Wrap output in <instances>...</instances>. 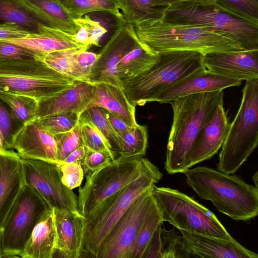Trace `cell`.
<instances>
[{"mask_svg":"<svg viewBox=\"0 0 258 258\" xmlns=\"http://www.w3.org/2000/svg\"><path fill=\"white\" fill-rule=\"evenodd\" d=\"M237 113L221 147L218 170L236 172L258 143V80L246 81Z\"/></svg>","mask_w":258,"mask_h":258,"instance_id":"cell-7","label":"cell"},{"mask_svg":"<svg viewBox=\"0 0 258 258\" xmlns=\"http://www.w3.org/2000/svg\"><path fill=\"white\" fill-rule=\"evenodd\" d=\"M25 185L35 190L52 209L80 213L77 196L61 181L57 163L21 159Z\"/></svg>","mask_w":258,"mask_h":258,"instance_id":"cell-11","label":"cell"},{"mask_svg":"<svg viewBox=\"0 0 258 258\" xmlns=\"http://www.w3.org/2000/svg\"><path fill=\"white\" fill-rule=\"evenodd\" d=\"M29 34L27 31L14 24L0 25V40L18 39Z\"/></svg>","mask_w":258,"mask_h":258,"instance_id":"cell-47","label":"cell"},{"mask_svg":"<svg viewBox=\"0 0 258 258\" xmlns=\"http://www.w3.org/2000/svg\"><path fill=\"white\" fill-rule=\"evenodd\" d=\"M158 53V60L150 68L121 81L123 93L135 107L154 101L164 90L204 68L203 54L198 51L174 50Z\"/></svg>","mask_w":258,"mask_h":258,"instance_id":"cell-4","label":"cell"},{"mask_svg":"<svg viewBox=\"0 0 258 258\" xmlns=\"http://www.w3.org/2000/svg\"><path fill=\"white\" fill-rule=\"evenodd\" d=\"M230 123L223 107L219 103L201 130L191 152V166L209 160L221 148Z\"/></svg>","mask_w":258,"mask_h":258,"instance_id":"cell-17","label":"cell"},{"mask_svg":"<svg viewBox=\"0 0 258 258\" xmlns=\"http://www.w3.org/2000/svg\"><path fill=\"white\" fill-rule=\"evenodd\" d=\"M75 19L88 13L105 12L114 16L118 21H123L116 0H58Z\"/></svg>","mask_w":258,"mask_h":258,"instance_id":"cell-34","label":"cell"},{"mask_svg":"<svg viewBox=\"0 0 258 258\" xmlns=\"http://www.w3.org/2000/svg\"><path fill=\"white\" fill-rule=\"evenodd\" d=\"M119 140V155L126 157L143 156L148 147V129L145 125L138 124L117 133Z\"/></svg>","mask_w":258,"mask_h":258,"instance_id":"cell-35","label":"cell"},{"mask_svg":"<svg viewBox=\"0 0 258 258\" xmlns=\"http://www.w3.org/2000/svg\"><path fill=\"white\" fill-rule=\"evenodd\" d=\"M124 22L134 25L147 20H162L169 5L161 0H116Z\"/></svg>","mask_w":258,"mask_h":258,"instance_id":"cell-29","label":"cell"},{"mask_svg":"<svg viewBox=\"0 0 258 258\" xmlns=\"http://www.w3.org/2000/svg\"><path fill=\"white\" fill-rule=\"evenodd\" d=\"M82 161L58 163L61 172V181L69 189L73 190L82 183L84 171Z\"/></svg>","mask_w":258,"mask_h":258,"instance_id":"cell-43","label":"cell"},{"mask_svg":"<svg viewBox=\"0 0 258 258\" xmlns=\"http://www.w3.org/2000/svg\"><path fill=\"white\" fill-rule=\"evenodd\" d=\"M78 26L85 29L91 45L99 46V41L107 32V30L99 22L91 19L87 15L75 19Z\"/></svg>","mask_w":258,"mask_h":258,"instance_id":"cell-45","label":"cell"},{"mask_svg":"<svg viewBox=\"0 0 258 258\" xmlns=\"http://www.w3.org/2000/svg\"><path fill=\"white\" fill-rule=\"evenodd\" d=\"M56 231L52 210L34 227L20 257L52 258Z\"/></svg>","mask_w":258,"mask_h":258,"instance_id":"cell-26","label":"cell"},{"mask_svg":"<svg viewBox=\"0 0 258 258\" xmlns=\"http://www.w3.org/2000/svg\"><path fill=\"white\" fill-rule=\"evenodd\" d=\"M114 160L106 152L95 151L86 148L82 165L84 171L86 174L99 169Z\"/></svg>","mask_w":258,"mask_h":258,"instance_id":"cell-46","label":"cell"},{"mask_svg":"<svg viewBox=\"0 0 258 258\" xmlns=\"http://www.w3.org/2000/svg\"><path fill=\"white\" fill-rule=\"evenodd\" d=\"M222 9L258 24V0H215Z\"/></svg>","mask_w":258,"mask_h":258,"instance_id":"cell-41","label":"cell"},{"mask_svg":"<svg viewBox=\"0 0 258 258\" xmlns=\"http://www.w3.org/2000/svg\"><path fill=\"white\" fill-rule=\"evenodd\" d=\"M133 27L139 40L156 52L185 50L204 54L243 50L231 39L203 26L158 20L141 21Z\"/></svg>","mask_w":258,"mask_h":258,"instance_id":"cell-3","label":"cell"},{"mask_svg":"<svg viewBox=\"0 0 258 258\" xmlns=\"http://www.w3.org/2000/svg\"><path fill=\"white\" fill-rule=\"evenodd\" d=\"M79 116L73 111L60 112L37 118L35 122L39 128L54 136L74 128L78 124Z\"/></svg>","mask_w":258,"mask_h":258,"instance_id":"cell-38","label":"cell"},{"mask_svg":"<svg viewBox=\"0 0 258 258\" xmlns=\"http://www.w3.org/2000/svg\"><path fill=\"white\" fill-rule=\"evenodd\" d=\"M140 42L133 26L123 21H119L114 32L98 54L88 75L89 82L106 83L121 87V82L116 75L117 65Z\"/></svg>","mask_w":258,"mask_h":258,"instance_id":"cell-13","label":"cell"},{"mask_svg":"<svg viewBox=\"0 0 258 258\" xmlns=\"http://www.w3.org/2000/svg\"><path fill=\"white\" fill-rule=\"evenodd\" d=\"M252 179L254 183V187L257 188V172H256L253 176Z\"/></svg>","mask_w":258,"mask_h":258,"instance_id":"cell-51","label":"cell"},{"mask_svg":"<svg viewBox=\"0 0 258 258\" xmlns=\"http://www.w3.org/2000/svg\"><path fill=\"white\" fill-rule=\"evenodd\" d=\"M23 126L0 100V134L5 150L12 149L14 137Z\"/></svg>","mask_w":258,"mask_h":258,"instance_id":"cell-42","label":"cell"},{"mask_svg":"<svg viewBox=\"0 0 258 258\" xmlns=\"http://www.w3.org/2000/svg\"><path fill=\"white\" fill-rule=\"evenodd\" d=\"M104 109L106 118L117 134L123 132L130 127L119 116L111 111L104 108Z\"/></svg>","mask_w":258,"mask_h":258,"instance_id":"cell-49","label":"cell"},{"mask_svg":"<svg viewBox=\"0 0 258 258\" xmlns=\"http://www.w3.org/2000/svg\"><path fill=\"white\" fill-rule=\"evenodd\" d=\"M183 173L186 182L202 199L211 201L220 212L235 221H247L258 214V188L236 175L206 166Z\"/></svg>","mask_w":258,"mask_h":258,"instance_id":"cell-2","label":"cell"},{"mask_svg":"<svg viewBox=\"0 0 258 258\" xmlns=\"http://www.w3.org/2000/svg\"><path fill=\"white\" fill-rule=\"evenodd\" d=\"M6 150L4 149L3 144V142L0 134V153H4Z\"/></svg>","mask_w":258,"mask_h":258,"instance_id":"cell-52","label":"cell"},{"mask_svg":"<svg viewBox=\"0 0 258 258\" xmlns=\"http://www.w3.org/2000/svg\"><path fill=\"white\" fill-rule=\"evenodd\" d=\"M160 225L155 231L143 258L187 257L183 250V237L174 229L167 230Z\"/></svg>","mask_w":258,"mask_h":258,"instance_id":"cell-28","label":"cell"},{"mask_svg":"<svg viewBox=\"0 0 258 258\" xmlns=\"http://www.w3.org/2000/svg\"><path fill=\"white\" fill-rule=\"evenodd\" d=\"M86 150V148L84 145L80 146L71 153L62 162L82 161L85 155Z\"/></svg>","mask_w":258,"mask_h":258,"instance_id":"cell-50","label":"cell"},{"mask_svg":"<svg viewBox=\"0 0 258 258\" xmlns=\"http://www.w3.org/2000/svg\"><path fill=\"white\" fill-rule=\"evenodd\" d=\"M0 76L48 79H61L69 77L39 59L6 58H0Z\"/></svg>","mask_w":258,"mask_h":258,"instance_id":"cell-27","label":"cell"},{"mask_svg":"<svg viewBox=\"0 0 258 258\" xmlns=\"http://www.w3.org/2000/svg\"><path fill=\"white\" fill-rule=\"evenodd\" d=\"M158 59V52L152 50L141 42L118 63L117 77L121 82L124 79L136 76L147 70Z\"/></svg>","mask_w":258,"mask_h":258,"instance_id":"cell-31","label":"cell"},{"mask_svg":"<svg viewBox=\"0 0 258 258\" xmlns=\"http://www.w3.org/2000/svg\"><path fill=\"white\" fill-rule=\"evenodd\" d=\"M203 64L207 70L230 79L258 80V49L207 53L203 54Z\"/></svg>","mask_w":258,"mask_h":258,"instance_id":"cell-14","label":"cell"},{"mask_svg":"<svg viewBox=\"0 0 258 258\" xmlns=\"http://www.w3.org/2000/svg\"><path fill=\"white\" fill-rule=\"evenodd\" d=\"M94 94L86 107L98 106L112 112L129 126L138 125L135 107L128 101L121 87L106 83H94Z\"/></svg>","mask_w":258,"mask_h":258,"instance_id":"cell-23","label":"cell"},{"mask_svg":"<svg viewBox=\"0 0 258 258\" xmlns=\"http://www.w3.org/2000/svg\"><path fill=\"white\" fill-rule=\"evenodd\" d=\"M53 136L58 164L62 162L75 150L83 145L78 123L72 130Z\"/></svg>","mask_w":258,"mask_h":258,"instance_id":"cell-40","label":"cell"},{"mask_svg":"<svg viewBox=\"0 0 258 258\" xmlns=\"http://www.w3.org/2000/svg\"><path fill=\"white\" fill-rule=\"evenodd\" d=\"M24 185L21 158L12 149L0 153V229Z\"/></svg>","mask_w":258,"mask_h":258,"instance_id":"cell-18","label":"cell"},{"mask_svg":"<svg viewBox=\"0 0 258 258\" xmlns=\"http://www.w3.org/2000/svg\"><path fill=\"white\" fill-rule=\"evenodd\" d=\"M153 186L139 196L120 217L96 257H131L133 246L153 201Z\"/></svg>","mask_w":258,"mask_h":258,"instance_id":"cell-12","label":"cell"},{"mask_svg":"<svg viewBox=\"0 0 258 258\" xmlns=\"http://www.w3.org/2000/svg\"><path fill=\"white\" fill-rule=\"evenodd\" d=\"M89 47L87 46L78 49L42 53L40 60L53 70L74 80L89 82L88 76L80 68L77 59L80 51L87 50Z\"/></svg>","mask_w":258,"mask_h":258,"instance_id":"cell-32","label":"cell"},{"mask_svg":"<svg viewBox=\"0 0 258 258\" xmlns=\"http://www.w3.org/2000/svg\"><path fill=\"white\" fill-rule=\"evenodd\" d=\"M162 20L205 26L231 39L243 50L258 49V24L225 10L216 4L180 1L169 5Z\"/></svg>","mask_w":258,"mask_h":258,"instance_id":"cell-6","label":"cell"},{"mask_svg":"<svg viewBox=\"0 0 258 258\" xmlns=\"http://www.w3.org/2000/svg\"><path fill=\"white\" fill-rule=\"evenodd\" d=\"M151 164L143 156L119 155L108 164L86 173L85 183L79 190L80 213L86 216L103 200L137 179Z\"/></svg>","mask_w":258,"mask_h":258,"instance_id":"cell-9","label":"cell"},{"mask_svg":"<svg viewBox=\"0 0 258 258\" xmlns=\"http://www.w3.org/2000/svg\"><path fill=\"white\" fill-rule=\"evenodd\" d=\"M163 222L160 211L153 199L133 246L130 258H143L145 249L155 231L160 225L163 224Z\"/></svg>","mask_w":258,"mask_h":258,"instance_id":"cell-36","label":"cell"},{"mask_svg":"<svg viewBox=\"0 0 258 258\" xmlns=\"http://www.w3.org/2000/svg\"><path fill=\"white\" fill-rule=\"evenodd\" d=\"M53 28L74 35L80 27L75 18L58 0H24Z\"/></svg>","mask_w":258,"mask_h":258,"instance_id":"cell-30","label":"cell"},{"mask_svg":"<svg viewBox=\"0 0 258 258\" xmlns=\"http://www.w3.org/2000/svg\"><path fill=\"white\" fill-rule=\"evenodd\" d=\"M98 56V54L87 50H82L77 54L78 63L80 68L88 77L89 72Z\"/></svg>","mask_w":258,"mask_h":258,"instance_id":"cell-48","label":"cell"},{"mask_svg":"<svg viewBox=\"0 0 258 258\" xmlns=\"http://www.w3.org/2000/svg\"><path fill=\"white\" fill-rule=\"evenodd\" d=\"M0 100L8 107L14 118L23 125L37 118L38 101L35 99L0 91Z\"/></svg>","mask_w":258,"mask_h":258,"instance_id":"cell-33","label":"cell"},{"mask_svg":"<svg viewBox=\"0 0 258 258\" xmlns=\"http://www.w3.org/2000/svg\"><path fill=\"white\" fill-rule=\"evenodd\" d=\"M223 90L194 94L169 102L173 110L165 168L168 173H183L191 166V152L199 132L217 105Z\"/></svg>","mask_w":258,"mask_h":258,"instance_id":"cell-1","label":"cell"},{"mask_svg":"<svg viewBox=\"0 0 258 258\" xmlns=\"http://www.w3.org/2000/svg\"><path fill=\"white\" fill-rule=\"evenodd\" d=\"M154 199L163 222L178 230L234 240L215 214L177 189L153 187Z\"/></svg>","mask_w":258,"mask_h":258,"instance_id":"cell-8","label":"cell"},{"mask_svg":"<svg viewBox=\"0 0 258 258\" xmlns=\"http://www.w3.org/2000/svg\"><path fill=\"white\" fill-rule=\"evenodd\" d=\"M52 210L25 184L1 228V257H20L34 227Z\"/></svg>","mask_w":258,"mask_h":258,"instance_id":"cell-10","label":"cell"},{"mask_svg":"<svg viewBox=\"0 0 258 258\" xmlns=\"http://www.w3.org/2000/svg\"><path fill=\"white\" fill-rule=\"evenodd\" d=\"M93 94L92 83L75 81L70 87L55 95L38 102L37 118L69 111L80 115L86 110Z\"/></svg>","mask_w":258,"mask_h":258,"instance_id":"cell-20","label":"cell"},{"mask_svg":"<svg viewBox=\"0 0 258 258\" xmlns=\"http://www.w3.org/2000/svg\"><path fill=\"white\" fill-rule=\"evenodd\" d=\"M53 213L56 231L54 253L66 258L80 257L84 217L79 213L54 208Z\"/></svg>","mask_w":258,"mask_h":258,"instance_id":"cell-21","label":"cell"},{"mask_svg":"<svg viewBox=\"0 0 258 258\" xmlns=\"http://www.w3.org/2000/svg\"><path fill=\"white\" fill-rule=\"evenodd\" d=\"M81 113L93 122L106 138L113 152L119 155V138L117 133L106 118L104 108L98 106L92 107L86 109Z\"/></svg>","mask_w":258,"mask_h":258,"instance_id":"cell-39","label":"cell"},{"mask_svg":"<svg viewBox=\"0 0 258 258\" xmlns=\"http://www.w3.org/2000/svg\"><path fill=\"white\" fill-rule=\"evenodd\" d=\"M183 247L187 257L257 258V253L243 247L236 240H228L180 230Z\"/></svg>","mask_w":258,"mask_h":258,"instance_id":"cell-15","label":"cell"},{"mask_svg":"<svg viewBox=\"0 0 258 258\" xmlns=\"http://www.w3.org/2000/svg\"><path fill=\"white\" fill-rule=\"evenodd\" d=\"M83 145L93 151L108 153L113 159L117 156L103 134L85 115L81 113L78 122Z\"/></svg>","mask_w":258,"mask_h":258,"instance_id":"cell-37","label":"cell"},{"mask_svg":"<svg viewBox=\"0 0 258 258\" xmlns=\"http://www.w3.org/2000/svg\"><path fill=\"white\" fill-rule=\"evenodd\" d=\"M12 149L21 159H33L57 163L54 136L41 130L35 121L24 125L15 135Z\"/></svg>","mask_w":258,"mask_h":258,"instance_id":"cell-19","label":"cell"},{"mask_svg":"<svg viewBox=\"0 0 258 258\" xmlns=\"http://www.w3.org/2000/svg\"><path fill=\"white\" fill-rule=\"evenodd\" d=\"M163 177L152 163L137 179L106 198L84 217L81 252L96 257L111 229L135 200Z\"/></svg>","mask_w":258,"mask_h":258,"instance_id":"cell-5","label":"cell"},{"mask_svg":"<svg viewBox=\"0 0 258 258\" xmlns=\"http://www.w3.org/2000/svg\"><path fill=\"white\" fill-rule=\"evenodd\" d=\"M41 54L12 42L0 40V58L40 60Z\"/></svg>","mask_w":258,"mask_h":258,"instance_id":"cell-44","label":"cell"},{"mask_svg":"<svg viewBox=\"0 0 258 258\" xmlns=\"http://www.w3.org/2000/svg\"><path fill=\"white\" fill-rule=\"evenodd\" d=\"M75 81L69 77L48 79L0 76V91L28 96L39 102L69 88Z\"/></svg>","mask_w":258,"mask_h":258,"instance_id":"cell-22","label":"cell"},{"mask_svg":"<svg viewBox=\"0 0 258 258\" xmlns=\"http://www.w3.org/2000/svg\"><path fill=\"white\" fill-rule=\"evenodd\" d=\"M4 24L18 25L29 34L40 33L43 25L51 27L24 0H0V25Z\"/></svg>","mask_w":258,"mask_h":258,"instance_id":"cell-25","label":"cell"},{"mask_svg":"<svg viewBox=\"0 0 258 258\" xmlns=\"http://www.w3.org/2000/svg\"><path fill=\"white\" fill-rule=\"evenodd\" d=\"M1 229H0V257H1L2 255V249H1Z\"/></svg>","mask_w":258,"mask_h":258,"instance_id":"cell-53","label":"cell"},{"mask_svg":"<svg viewBox=\"0 0 258 258\" xmlns=\"http://www.w3.org/2000/svg\"><path fill=\"white\" fill-rule=\"evenodd\" d=\"M241 81L213 73L205 68L200 69L167 88L155 99L160 103H168L187 95L223 90L238 86Z\"/></svg>","mask_w":258,"mask_h":258,"instance_id":"cell-16","label":"cell"},{"mask_svg":"<svg viewBox=\"0 0 258 258\" xmlns=\"http://www.w3.org/2000/svg\"><path fill=\"white\" fill-rule=\"evenodd\" d=\"M5 41L41 53L90 46L77 42L73 35L44 25H42L39 33L29 34L22 38Z\"/></svg>","mask_w":258,"mask_h":258,"instance_id":"cell-24","label":"cell"}]
</instances>
